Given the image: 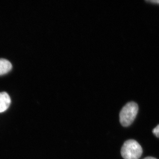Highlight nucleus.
<instances>
[{
	"label": "nucleus",
	"mask_w": 159,
	"mask_h": 159,
	"mask_svg": "<svg viewBox=\"0 0 159 159\" xmlns=\"http://www.w3.org/2000/svg\"><path fill=\"white\" fill-rule=\"evenodd\" d=\"M142 152L141 145L133 139L125 141L121 150V155L124 159H139Z\"/></svg>",
	"instance_id": "2"
},
{
	"label": "nucleus",
	"mask_w": 159,
	"mask_h": 159,
	"mask_svg": "<svg viewBox=\"0 0 159 159\" xmlns=\"http://www.w3.org/2000/svg\"><path fill=\"white\" fill-rule=\"evenodd\" d=\"M12 68L11 63L5 58H0V75L9 72Z\"/></svg>",
	"instance_id": "4"
},
{
	"label": "nucleus",
	"mask_w": 159,
	"mask_h": 159,
	"mask_svg": "<svg viewBox=\"0 0 159 159\" xmlns=\"http://www.w3.org/2000/svg\"><path fill=\"white\" fill-rule=\"evenodd\" d=\"M143 159H157L153 157H145V158H144Z\"/></svg>",
	"instance_id": "7"
},
{
	"label": "nucleus",
	"mask_w": 159,
	"mask_h": 159,
	"mask_svg": "<svg viewBox=\"0 0 159 159\" xmlns=\"http://www.w3.org/2000/svg\"><path fill=\"white\" fill-rule=\"evenodd\" d=\"M11 98L6 92L0 93V113L7 110L11 104Z\"/></svg>",
	"instance_id": "3"
},
{
	"label": "nucleus",
	"mask_w": 159,
	"mask_h": 159,
	"mask_svg": "<svg viewBox=\"0 0 159 159\" xmlns=\"http://www.w3.org/2000/svg\"><path fill=\"white\" fill-rule=\"evenodd\" d=\"M147 2H151L152 3H156L157 4H159V0H156V1H147Z\"/></svg>",
	"instance_id": "6"
},
{
	"label": "nucleus",
	"mask_w": 159,
	"mask_h": 159,
	"mask_svg": "<svg viewBox=\"0 0 159 159\" xmlns=\"http://www.w3.org/2000/svg\"><path fill=\"white\" fill-rule=\"evenodd\" d=\"M139 111V106L136 102H129L121 110L119 121L124 127H127L133 122Z\"/></svg>",
	"instance_id": "1"
},
{
	"label": "nucleus",
	"mask_w": 159,
	"mask_h": 159,
	"mask_svg": "<svg viewBox=\"0 0 159 159\" xmlns=\"http://www.w3.org/2000/svg\"><path fill=\"white\" fill-rule=\"evenodd\" d=\"M152 133L157 138H159V124L152 130Z\"/></svg>",
	"instance_id": "5"
}]
</instances>
